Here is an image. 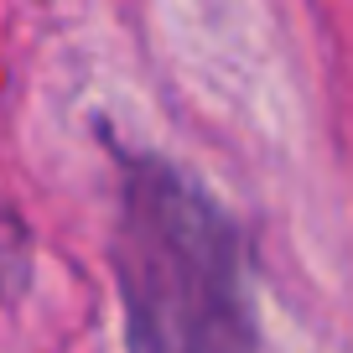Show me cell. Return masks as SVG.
I'll return each mask as SVG.
<instances>
[{"instance_id":"cell-1","label":"cell","mask_w":353,"mask_h":353,"mask_svg":"<svg viewBox=\"0 0 353 353\" xmlns=\"http://www.w3.org/2000/svg\"><path fill=\"white\" fill-rule=\"evenodd\" d=\"M114 281L130 353H260L234 213L161 156L125 166Z\"/></svg>"}]
</instances>
